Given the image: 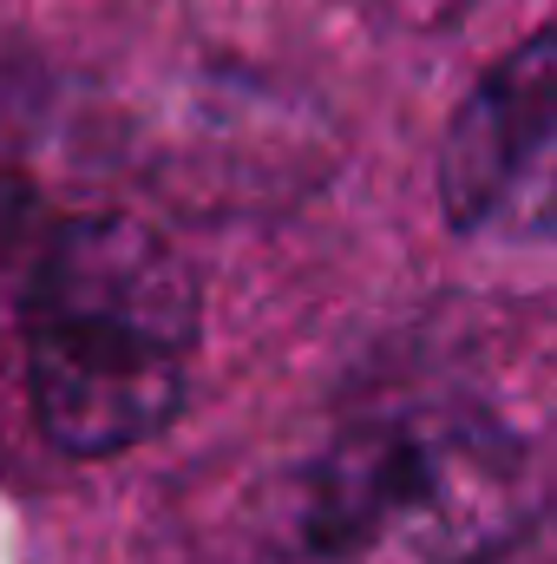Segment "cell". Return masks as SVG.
I'll use <instances>...</instances> for the list:
<instances>
[{
  "label": "cell",
  "mask_w": 557,
  "mask_h": 564,
  "mask_svg": "<svg viewBox=\"0 0 557 564\" xmlns=\"http://www.w3.org/2000/svg\"><path fill=\"white\" fill-rule=\"evenodd\" d=\"M197 355V282L139 217H73L26 289V381L53 446L106 459L171 426Z\"/></svg>",
  "instance_id": "obj_1"
},
{
  "label": "cell",
  "mask_w": 557,
  "mask_h": 564,
  "mask_svg": "<svg viewBox=\"0 0 557 564\" xmlns=\"http://www.w3.org/2000/svg\"><path fill=\"white\" fill-rule=\"evenodd\" d=\"M545 506L532 446L466 401H394L302 473L288 564H479Z\"/></svg>",
  "instance_id": "obj_2"
},
{
  "label": "cell",
  "mask_w": 557,
  "mask_h": 564,
  "mask_svg": "<svg viewBox=\"0 0 557 564\" xmlns=\"http://www.w3.org/2000/svg\"><path fill=\"white\" fill-rule=\"evenodd\" d=\"M551 151H557V46L538 26L505 66H492L459 106L439 197L466 237H545L551 230Z\"/></svg>",
  "instance_id": "obj_3"
}]
</instances>
